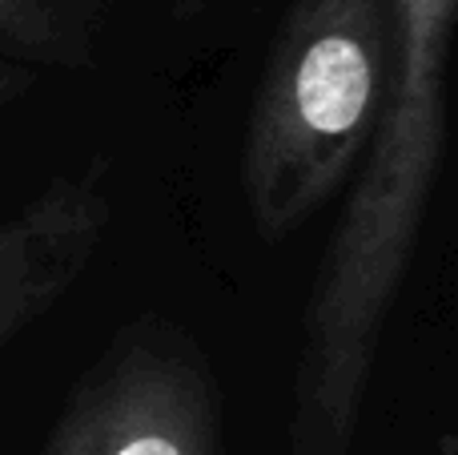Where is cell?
<instances>
[{"label":"cell","mask_w":458,"mask_h":455,"mask_svg":"<svg viewBox=\"0 0 458 455\" xmlns=\"http://www.w3.org/2000/svg\"><path fill=\"white\" fill-rule=\"evenodd\" d=\"M390 16L386 97L301 314L290 455H354L382 331L443 169L458 0H390Z\"/></svg>","instance_id":"1"},{"label":"cell","mask_w":458,"mask_h":455,"mask_svg":"<svg viewBox=\"0 0 458 455\" xmlns=\"http://www.w3.org/2000/svg\"><path fill=\"white\" fill-rule=\"evenodd\" d=\"M390 0H293L277 29L242 150L261 238L318 214L358 169L390 81Z\"/></svg>","instance_id":"2"},{"label":"cell","mask_w":458,"mask_h":455,"mask_svg":"<svg viewBox=\"0 0 458 455\" xmlns=\"http://www.w3.org/2000/svg\"><path fill=\"white\" fill-rule=\"evenodd\" d=\"M222 411L206 359L165 322L125 331L72 395L45 455H217Z\"/></svg>","instance_id":"3"},{"label":"cell","mask_w":458,"mask_h":455,"mask_svg":"<svg viewBox=\"0 0 458 455\" xmlns=\"http://www.w3.org/2000/svg\"><path fill=\"white\" fill-rule=\"evenodd\" d=\"M109 222L105 161L53 177L0 222V351L85 279Z\"/></svg>","instance_id":"4"},{"label":"cell","mask_w":458,"mask_h":455,"mask_svg":"<svg viewBox=\"0 0 458 455\" xmlns=\"http://www.w3.org/2000/svg\"><path fill=\"white\" fill-rule=\"evenodd\" d=\"M53 13L48 0H0V56H16L21 53H40L45 40L53 37Z\"/></svg>","instance_id":"5"},{"label":"cell","mask_w":458,"mask_h":455,"mask_svg":"<svg viewBox=\"0 0 458 455\" xmlns=\"http://www.w3.org/2000/svg\"><path fill=\"white\" fill-rule=\"evenodd\" d=\"M40 73L32 61H16V56H0V113L21 105L24 97L37 89Z\"/></svg>","instance_id":"6"}]
</instances>
